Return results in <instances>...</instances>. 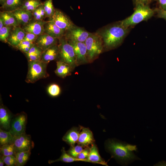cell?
I'll return each instance as SVG.
<instances>
[{"instance_id": "ee69618b", "label": "cell", "mask_w": 166, "mask_h": 166, "mask_svg": "<svg viewBox=\"0 0 166 166\" xmlns=\"http://www.w3.org/2000/svg\"><path fill=\"white\" fill-rule=\"evenodd\" d=\"M136 4L138 3L142 4L148 5L152 0H134Z\"/></svg>"}, {"instance_id": "e0dca14e", "label": "cell", "mask_w": 166, "mask_h": 166, "mask_svg": "<svg viewBox=\"0 0 166 166\" xmlns=\"http://www.w3.org/2000/svg\"><path fill=\"white\" fill-rule=\"evenodd\" d=\"M94 141L91 131L88 128L81 127V131L77 142L78 144L84 148L89 147V145L94 144Z\"/></svg>"}, {"instance_id": "d4e9b609", "label": "cell", "mask_w": 166, "mask_h": 166, "mask_svg": "<svg viewBox=\"0 0 166 166\" xmlns=\"http://www.w3.org/2000/svg\"><path fill=\"white\" fill-rule=\"evenodd\" d=\"M25 0H6L1 8L4 11H12L20 8Z\"/></svg>"}, {"instance_id": "9a60e30c", "label": "cell", "mask_w": 166, "mask_h": 166, "mask_svg": "<svg viewBox=\"0 0 166 166\" xmlns=\"http://www.w3.org/2000/svg\"><path fill=\"white\" fill-rule=\"evenodd\" d=\"M44 33L52 37L59 39L64 36L65 32L50 19L44 25Z\"/></svg>"}, {"instance_id": "7a4b0ae2", "label": "cell", "mask_w": 166, "mask_h": 166, "mask_svg": "<svg viewBox=\"0 0 166 166\" xmlns=\"http://www.w3.org/2000/svg\"><path fill=\"white\" fill-rule=\"evenodd\" d=\"M106 147L113 157L125 165H128L136 160H140L134 153V151H136L137 149L136 145L109 139L106 143Z\"/></svg>"}, {"instance_id": "9c48e42d", "label": "cell", "mask_w": 166, "mask_h": 166, "mask_svg": "<svg viewBox=\"0 0 166 166\" xmlns=\"http://www.w3.org/2000/svg\"><path fill=\"white\" fill-rule=\"evenodd\" d=\"M67 41L73 48L76 66L88 63L87 58V49L85 42Z\"/></svg>"}, {"instance_id": "ac0fdd59", "label": "cell", "mask_w": 166, "mask_h": 166, "mask_svg": "<svg viewBox=\"0 0 166 166\" xmlns=\"http://www.w3.org/2000/svg\"><path fill=\"white\" fill-rule=\"evenodd\" d=\"M11 115L9 110L3 105L0 106V125L1 128L6 130L10 128Z\"/></svg>"}, {"instance_id": "1f68e13d", "label": "cell", "mask_w": 166, "mask_h": 166, "mask_svg": "<svg viewBox=\"0 0 166 166\" xmlns=\"http://www.w3.org/2000/svg\"><path fill=\"white\" fill-rule=\"evenodd\" d=\"M10 26H4L0 29V40L5 43H7L8 38L11 31Z\"/></svg>"}, {"instance_id": "d6986e66", "label": "cell", "mask_w": 166, "mask_h": 166, "mask_svg": "<svg viewBox=\"0 0 166 166\" xmlns=\"http://www.w3.org/2000/svg\"><path fill=\"white\" fill-rule=\"evenodd\" d=\"M58 52V44L53 45L43 52L41 60L48 64L50 61L57 60Z\"/></svg>"}, {"instance_id": "bcb514c9", "label": "cell", "mask_w": 166, "mask_h": 166, "mask_svg": "<svg viewBox=\"0 0 166 166\" xmlns=\"http://www.w3.org/2000/svg\"><path fill=\"white\" fill-rule=\"evenodd\" d=\"M4 162L1 156L0 158V166H3L4 165Z\"/></svg>"}, {"instance_id": "7402d4cb", "label": "cell", "mask_w": 166, "mask_h": 166, "mask_svg": "<svg viewBox=\"0 0 166 166\" xmlns=\"http://www.w3.org/2000/svg\"><path fill=\"white\" fill-rule=\"evenodd\" d=\"M91 145V147L89 148V152L87 160L90 163H97L107 165V164L103 160L99 155L96 145L93 144Z\"/></svg>"}, {"instance_id": "8992f818", "label": "cell", "mask_w": 166, "mask_h": 166, "mask_svg": "<svg viewBox=\"0 0 166 166\" xmlns=\"http://www.w3.org/2000/svg\"><path fill=\"white\" fill-rule=\"evenodd\" d=\"M58 54L57 61H60L68 64L73 70L76 66L75 55L72 46L63 37L58 39Z\"/></svg>"}, {"instance_id": "8fae6325", "label": "cell", "mask_w": 166, "mask_h": 166, "mask_svg": "<svg viewBox=\"0 0 166 166\" xmlns=\"http://www.w3.org/2000/svg\"><path fill=\"white\" fill-rule=\"evenodd\" d=\"M50 19L65 32L76 26L66 15L57 9H55L53 15Z\"/></svg>"}, {"instance_id": "b9f144b4", "label": "cell", "mask_w": 166, "mask_h": 166, "mask_svg": "<svg viewBox=\"0 0 166 166\" xmlns=\"http://www.w3.org/2000/svg\"><path fill=\"white\" fill-rule=\"evenodd\" d=\"M159 9L166 10V0H157Z\"/></svg>"}, {"instance_id": "7dc6e473", "label": "cell", "mask_w": 166, "mask_h": 166, "mask_svg": "<svg viewBox=\"0 0 166 166\" xmlns=\"http://www.w3.org/2000/svg\"><path fill=\"white\" fill-rule=\"evenodd\" d=\"M6 0H0L1 4L2 5Z\"/></svg>"}, {"instance_id": "74e56055", "label": "cell", "mask_w": 166, "mask_h": 166, "mask_svg": "<svg viewBox=\"0 0 166 166\" xmlns=\"http://www.w3.org/2000/svg\"><path fill=\"white\" fill-rule=\"evenodd\" d=\"M28 61L41 60L42 55L35 54H26Z\"/></svg>"}, {"instance_id": "f6af8a7d", "label": "cell", "mask_w": 166, "mask_h": 166, "mask_svg": "<svg viewBox=\"0 0 166 166\" xmlns=\"http://www.w3.org/2000/svg\"><path fill=\"white\" fill-rule=\"evenodd\" d=\"M5 26L4 22L2 18L0 16V29Z\"/></svg>"}, {"instance_id": "ab89813d", "label": "cell", "mask_w": 166, "mask_h": 166, "mask_svg": "<svg viewBox=\"0 0 166 166\" xmlns=\"http://www.w3.org/2000/svg\"><path fill=\"white\" fill-rule=\"evenodd\" d=\"M155 11L158 18L164 19L166 21V10L157 8L155 10Z\"/></svg>"}, {"instance_id": "4316f807", "label": "cell", "mask_w": 166, "mask_h": 166, "mask_svg": "<svg viewBox=\"0 0 166 166\" xmlns=\"http://www.w3.org/2000/svg\"><path fill=\"white\" fill-rule=\"evenodd\" d=\"M42 4L40 0H25L20 8L32 12Z\"/></svg>"}, {"instance_id": "7bdbcfd3", "label": "cell", "mask_w": 166, "mask_h": 166, "mask_svg": "<svg viewBox=\"0 0 166 166\" xmlns=\"http://www.w3.org/2000/svg\"><path fill=\"white\" fill-rule=\"evenodd\" d=\"M40 5L38 7L40 14L43 19L46 17L45 12L44 10L43 4Z\"/></svg>"}, {"instance_id": "8d00e7d4", "label": "cell", "mask_w": 166, "mask_h": 166, "mask_svg": "<svg viewBox=\"0 0 166 166\" xmlns=\"http://www.w3.org/2000/svg\"><path fill=\"white\" fill-rule=\"evenodd\" d=\"M89 152V147H86L79 154L77 157V158L83 160H88Z\"/></svg>"}, {"instance_id": "e575fe53", "label": "cell", "mask_w": 166, "mask_h": 166, "mask_svg": "<svg viewBox=\"0 0 166 166\" xmlns=\"http://www.w3.org/2000/svg\"><path fill=\"white\" fill-rule=\"evenodd\" d=\"M4 163L7 166H14L17 165L16 157L14 155L1 156Z\"/></svg>"}, {"instance_id": "3957f363", "label": "cell", "mask_w": 166, "mask_h": 166, "mask_svg": "<svg viewBox=\"0 0 166 166\" xmlns=\"http://www.w3.org/2000/svg\"><path fill=\"white\" fill-rule=\"evenodd\" d=\"M134 12L129 17L120 21L125 27L129 28L151 18L156 12L155 10L150 8L148 5L142 4H136Z\"/></svg>"}, {"instance_id": "836d02e7", "label": "cell", "mask_w": 166, "mask_h": 166, "mask_svg": "<svg viewBox=\"0 0 166 166\" xmlns=\"http://www.w3.org/2000/svg\"><path fill=\"white\" fill-rule=\"evenodd\" d=\"M47 91L50 96L55 97L58 96L60 94L61 89L58 85L56 84H52L48 86Z\"/></svg>"}, {"instance_id": "ba28073f", "label": "cell", "mask_w": 166, "mask_h": 166, "mask_svg": "<svg viewBox=\"0 0 166 166\" xmlns=\"http://www.w3.org/2000/svg\"><path fill=\"white\" fill-rule=\"evenodd\" d=\"M27 115L24 112L18 114L11 120L9 131L13 136L25 132Z\"/></svg>"}, {"instance_id": "44dd1931", "label": "cell", "mask_w": 166, "mask_h": 166, "mask_svg": "<svg viewBox=\"0 0 166 166\" xmlns=\"http://www.w3.org/2000/svg\"><path fill=\"white\" fill-rule=\"evenodd\" d=\"M56 63L57 68L55 73L57 76L64 78L71 75L73 70L68 64L60 61H57Z\"/></svg>"}, {"instance_id": "484cf974", "label": "cell", "mask_w": 166, "mask_h": 166, "mask_svg": "<svg viewBox=\"0 0 166 166\" xmlns=\"http://www.w3.org/2000/svg\"><path fill=\"white\" fill-rule=\"evenodd\" d=\"M31 151H22L16 153L15 156L17 161V166L24 165L29 160Z\"/></svg>"}, {"instance_id": "52a82bcc", "label": "cell", "mask_w": 166, "mask_h": 166, "mask_svg": "<svg viewBox=\"0 0 166 166\" xmlns=\"http://www.w3.org/2000/svg\"><path fill=\"white\" fill-rule=\"evenodd\" d=\"M13 144L16 152L22 151H31L34 147V143L31 136L26 132L14 136Z\"/></svg>"}, {"instance_id": "5bb4252c", "label": "cell", "mask_w": 166, "mask_h": 166, "mask_svg": "<svg viewBox=\"0 0 166 166\" xmlns=\"http://www.w3.org/2000/svg\"><path fill=\"white\" fill-rule=\"evenodd\" d=\"M58 39L44 33L38 36L34 43L44 51L50 47L58 44Z\"/></svg>"}, {"instance_id": "5b68a950", "label": "cell", "mask_w": 166, "mask_h": 166, "mask_svg": "<svg viewBox=\"0 0 166 166\" xmlns=\"http://www.w3.org/2000/svg\"><path fill=\"white\" fill-rule=\"evenodd\" d=\"M48 63L41 60L28 61V70L25 81L34 83L39 80L49 76L47 71Z\"/></svg>"}, {"instance_id": "f35d334b", "label": "cell", "mask_w": 166, "mask_h": 166, "mask_svg": "<svg viewBox=\"0 0 166 166\" xmlns=\"http://www.w3.org/2000/svg\"><path fill=\"white\" fill-rule=\"evenodd\" d=\"M42 50L35 44L30 49L27 53L35 54L42 55L43 52Z\"/></svg>"}, {"instance_id": "6da1fadb", "label": "cell", "mask_w": 166, "mask_h": 166, "mask_svg": "<svg viewBox=\"0 0 166 166\" xmlns=\"http://www.w3.org/2000/svg\"><path fill=\"white\" fill-rule=\"evenodd\" d=\"M129 28L122 26L119 21L97 31L102 39L104 51L111 50L120 45L128 33Z\"/></svg>"}, {"instance_id": "7c38bea8", "label": "cell", "mask_w": 166, "mask_h": 166, "mask_svg": "<svg viewBox=\"0 0 166 166\" xmlns=\"http://www.w3.org/2000/svg\"><path fill=\"white\" fill-rule=\"evenodd\" d=\"M47 21L34 19L23 26L22 28L26 33L33 34L38 36L44 32V25Z\"/></svg>"}, {"instance_id": "ffe728a7", "label": "cell", "mask_w": 166, "mask_h": 166, "mask_svg": "<svg viewBox=\"0 0 166 166\" xmlns=\"http://www.w3.org/2000/svg\"><path fill=\"white\" fill-rule=\"evenodd\" d=\"M81 127L79 129L77 128H73L69 130L62 137L63 141L71 146H74L77 142L80 131Z\"/></svg>"}, {"instance_id": "d590c367", "label": "cell", "mask_w": 166, "mask_h": 166, "mask_svg": "<svg viewBox=\"0 0 166 166\" xmlns=\"http://www.w3.org/2000/svg\"><path fill=\"white\" fill-rule=\"evenodd\" d=\"M38 37V36L33 34L26 32L23 40L34 43Z\"/></svg>"}, {"instance_id": "4fadbf2b", "label": "cell", "mask_w": 166, "mask_h": 166, "mask_svg": "<svg viewBox=\"0 0 166 166\" xmlns=\"http://www.w3.org/2000/svg\"><path fill=\"white\" fill-rule=\"evenodd\" d=\"M26 32L19 26L13 27L7 40L8 43L12 47L16 48L23 40Z\"/></svg>"}, {"instance_id": "277c9868", "label": "cell", "mask_w": 166, "mask_h": 166, "mask_svg": "<svg viewBox=\"0 0 166 166\" xmlns=\"http://www.w3.org/2000/svg\"><path fill=\"white\" fill-rule=\"evenodd\" d=\"M88 63L97 58L104 51L103 43L101 36L96 32L91 33L85 42Z\"/></svg>"}, {"instance_id": "2e32d148", "label": "cell", "mask_w": 166, "mask_h": 166, "mask_svg": "<svg viewBox=\"0 0 166 166\" xmlns=\"http://www.w3.org/2000/svg\"><path fill=\"white\" fill-rule=\"evenodd\" d=\"M11 12L16 18L19 26H23L32 19L33 16L31 11L20 8Z\"/></svg>"}, {"instance_id": "60d3db41", "label": "cell", "mask_w": 166, "mask_h": 166, "mask_svg": "<svg viewBox=\"0 0 166 166\" xmlns=\"http://www.w3.org/2000/svg\"><path fill=\"white\" fill-rule=\"evenodd\" d=\"M38 7L32 12L33 17L34 19L36 20H43V19L40 14Z\"/></svg>"}, {"instance_id": "4dcf8cb0", "label": "cell", "mask_w": 166, "mask_h": 166, "mask_svg": "<svg viewBox=\"0 0 166 166\" xmlns=\"http://www.w3.org/2000/svg\"><path fill=\"white\" fill-rule=\"evenodd\" d=\"M34 45V42L23 40L19 44L16 48L26 54Z\"/></svg>"}, {"instance_id": "cb8c5ba5", "label": "cell", "mask_w": 166, "mask_h": 166, "mask_svg": "<svg viewBox=\"0 0 166 166\" xmlns=\"http://www.w3.org/2000/svg\"><path fill=\"white\" fill-rule=\"evenodd\" d=\"M61 155L60 157L55 160H49L48 163L51 164L52 163L58 161H62L65 163H71L77 161H84L90 162L88 160H83L72 157L68 154L65 151L64 147L61 150Z\"/></svg>"}, {"instance_id": "f1b7e54d", "label": "cell", "mask_w": 166, "mask_h": 166, "mask_svg": "<svg viewBox=\"0 0 166 166\" xmlns=\"http://www.w3.org/2000/svg\"><path fill=\"white\" fill-rule=\"evenodd\" d=\"M43 4L46 17L51 18L55 10L53 4L52 0H46Z\"/></svg>"}, {"instance_id": "83f0119b", "label": "cell", "mask_w": 166, "mask_h": 166, "mask_svg": "<svg viewBox=\"0 0 166 166\" xmlns=\"http://www.w3.org/2000/svg\"><path fill=\"white\" fill-rule=\"evenodd\" d=\"M14 136L10 131H6L0 129V144L1 145L12 144Z\"/></svg>"}, {"instance_id": "30bf717a", "label": "cell", "mask_w": 166, "mask_h": 166, "mask_svg": "<svg viewBox=\"0 0 166 166\" xmlns=\"http://www.w3.org/2000/svg\"><path fill=\"white\" fill-rule=\"evenodd\" d=\"M91 34L84 28L76 26L66 32L64 37L67 41L85 42Z\"/></svg>"}, {"instance_id": "d6a6232c", "label": "cell", "mask_w": 166, "mask_h": 166, "mask_svg": "<svg viewBox=\"0 0 166 166\" xmlns=\"http://www.w3.org/2000/svg\"><path fill=\"white\" fill-rule=\"evenodd\" d=\"M84 148L81 145L78 144L77 145L71 146L69 150L66 151L67 153L71 156L77 158L79 154L83 150Z\"/></svg>"}, {"instance_id": "f546056e", "label": "cell", "mask_w": 166, "mask_h": 166, "mask_svg": "<svg viewBox=\"0 0 166 166\" xmlns=\"http://www.w3.org/2000/svg\"><path fill=\"white\" fill-rule=\"evenodd\" d=\"M0 152L2 155H15L16 153L14 146L12 144H6L1 145Z\"/></svg>"}, {"instance_id": "603a6c76", "label": "cell", "mask_w": 166, "mask_h": 166, "mask_svg": "<svg viewBox=\"0 0 166 166\" xmlns=\"http://www.w3.org/2000/svg\"><path fill=\"white\" fill-rule=\"evenodd\" d=\"M0 16L3 20L5 26L13 27L19 26L16 18L11 11H0Z\"/></svg>"}]
</instances>
